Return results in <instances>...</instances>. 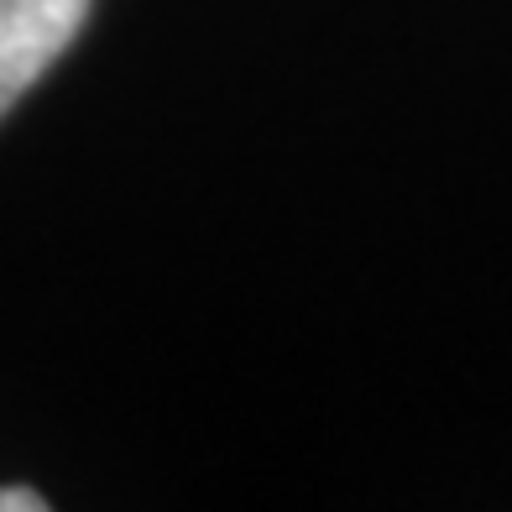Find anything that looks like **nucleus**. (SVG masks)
Here are the masks:
<instances>
[{
  "label": "nucleus",
  "instance_id": "f257e3e1",
  "mask_svg": "<svg viewBox=\"0 0 512 512\" xmlns=\"http://www.w3.org/2000/svg\"><path fill=\"white\" fill-rule=\"evenodd\" d=\"M89 0H0V115L68 53Z\"/></svg>",
  "mask_w": 512,
  "mask_h": 512
},
{
  "label": "nucleus",
  "instance_id": "f03ea898",
  "mask_svg": "<svg viewBox=\"0 0 512 512\" xmlns=\"http://www.w3.org/2000/svg\"><path fill=\"white\" fill-rule=\"evenodd\" d=\"M0 512H48V497L32 486H0Z\"/></svg>",
  "mask_w": 512,
  "mask_h": 512
}]
</instances>
